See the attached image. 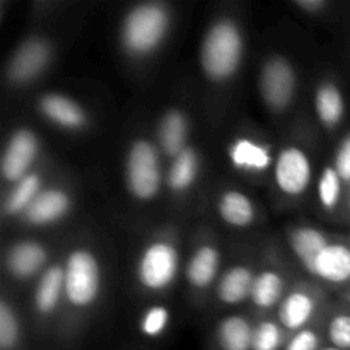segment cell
<instances>
[{"mask_svg":"<svg viewBox=\"0 0 350 350\" xmlns=\"http://www.w3.org/2000/svg\"><path fill=\"white\" fill-rule=\"evenodd\" d=\"M297 84L296 67L282 55H270L260 67L258 92L269 111H287L296 99Z\"/></svg>","mask_w":350,"mask_h":350,"instance_id":"obj_6","label":"cell"},{"mask_svg":"<svg viewBox=\"0 0 350 350\" xmlns=\"http://www.w3.org/2000/svg\"><path fill=\"white\" fill-rule=\"evenodd\" d=\"M256 272L246 263H236L221 273L215 284V296L226 306H238L250 301Z\"/></svg>","mask_w":350,"mask_h":350,"instance_id":"obj_19","label":"cell"},{"mask_svg":"<svg viewBox=\"0 0 350 350\" xmlns=\"http://www.w3.org/2000/svg\"><path fill=\"white\" fill-rule=\"evenodd\" d=\"M41 154V142L36 132L26 126L14 130L3 147L0 171L5 183L14 185L34 171L38 157Z\"/></svg>","mask_w":350,"mask_h":350,"instance_id":"obj_9","label":"cell"},{"mask_svg":"<svg viewBox=\"0 0 350 350\" xmlns=\"http://www.w3.org/2000/svg\"><path fill=\"white\" fill-rule=\"evenodd\" d=\"M347 243H349V246H350V234H349V238H347Z\"/></svg>","mask_w":350,"mask_h":350,"instance_id":"obj_38","label":"cell"},{"mask_svg":"<svg viewBox=\"0 0 350 350\" xmlns=\"http://www.w3.org/2000/svg\"><path fill=\"white\" fill-rule=\"evenodd\" d=\"M245 33L232 17H217L204 33L198 50V64L205 77L214 84H226L238 75L245 60Z\"/></svg>","mask_w":350,"mask_h":350,"instance_id":"obj_1","label":"cell"},{"mask_svg":"<svg viewBox=\"0 0 350 350\" xmlns=\"http://www.w3.org/2000/svg\"><path fill=\"white\" fill-rule=\"evenodd\" d=\"M252 321L241 314H229L215 327V342L221 350H252Z\"/></svg>","mask_w":350,"mask_h":350,"instance_id":"obj_26","label":"cell"},{"mask_svg":"<svg viewBox=\"0 0 350 350\" xmlns=\"http://www.w3.org/2000/svg\"><path fill=\"white\" fill-rule=\"evenodd\" d=\"M221 270V252L211 241H202L193 250L185 265V279L190 289L197 293L211 289L219 280Z\"/></svg>","mask_w":350,"mask_h":350,"instance_id":"obj_16","label":"cell"},{"mask_svg":"<svg viewBox=\"0 0 350 350\" xmlns=\"http://www.w3.org/2000/svg\"><path fill=\"white\" fill-rule=\"evenodd\" d=\"M173 16L166 3L140 2L130 7L118 27V41L129 57L142 60L163 48L171 31Z\"/></svg>","mask_w":350,"mask_h":350,"instance_id":"obj_2","label":"cell"},{"mask_svg":"<svg viewBox=\"0 0 350 350\" xmlns=\"http://www.w3.org/2000/svg\"><path fill=\"white\" fill-rule=\"evenodd\" d=\"M181 269V256L176 241L170 236L150 239L135 262V279L140 289L150 294H163L176 282Z\"/></svg>","mask_w":350,"mask_h":350,"instance_id":"obj_5","label":"cell"},{"mask_svg":"<svg viewBox=\"0 0 350 350\" xmlns=\"http://www.w3.org/2000/svg\"><path fill=\"white\" fill-rule=\"evenodd\" d=\"M228 157L232 167L246 174H262L275 163L270 147L253 137H236L228 147Z\"/></svg>","mask_w":350,"mask_h":350,"instance_id":"obj_18","label":"cell"},{"mask_svg":"<svg viewBox=\"0 0 350 350\" xmlns=\"http://www.w3.org/2000/svg\"><path fill=\"white\" fill-rule=\"evenodd\" d=\"M313 103L318 120L325 129L335 130L340 126L347 113V103H345L344 91L337 82L332 79L321 81L314 91Z\"/></svg>","mask_w":350,"mask_h":350,"instance_id":"obj_20","label":"cell"},{"mask_svg":"<svg viewBox=\"0 0 350 350\" xmlns=\"http://www.w3.org/2000/svg\"><path fill=\"white\" fill-rule=\"evenodd\" d=\"M287 291H289L287 280L280 270L273 269V267L272 269H263L256 272L250 303L258 311L267 313V311L277 310L280 306Z\"/></svg>","mask_w":350,"mask_h":350,"instance_id":"obj_21","label":"cell"},{"mask_svg":"<svg viewBox=\"0 0 350 350\" xmlns=\"http://www.w3.org/2000/svg\"><path fill=\"white\" fill-rule=\"evenodd\" d=\"M65 306L88 311L96 306L103 291V267L99 256L88 246L70 250L64 260Z\"/></svg>","mask_w":350,"mask_h":350,"instance_id":"obj_4","label":"cell"},{"mask_svg":"<svg viewBox=\"0 0 350 350\" xmlns=\"http://www.w3.org/2000/svg\"><path fill=\"white\" fill-rule=\"evenodd\" d=\"M72 195L65 188L46 187L24 212L21 221L31 228H48L64 221L72 211Z\"/></svg>","mask_w":350,"mask_h":350,"instance_id":"obj_14","label":"cell"},{"mask_svg":"<svg viewBox=\"0 0 350 350\" xmlns=\"http://www.w3.org/2000/svg\"><path fill=\"white\" fill-rule=\"evenodd\" d=\"M320 350H342V349H337V347H332V345H325V347H321Z\"/></svg>","mask_w":350,"mask_h":350,"instance_id":"obj_37","label":"cell"},{"mask_svg":"<svg viewBox=\"0 0 350 350\" xmlns=\"http://www.w3.org/2000/svg\"><path fill=\"white\" fill-rule=\"evenodd\" d=\"M171 313L166 306L163 304H154V306L147 308L144 311L142 318L139 321V330L144 337L147 338H157L167 330L170 325Z\"/></svg>","mask_w":350,"mask_h":350,"instance_id":"obj_31","label":"cell"},{"mask_svg":"<svg viewBox=\"0 0 350 350\" xmlns=\"http://www.w3.org/2000/svg\"><path fill=\"white\" fill-rule=\"evenodd\" d=\"M65 301V273L64 262L50 263L38 277L33 293L34 313L40 320H50L55 317Z\"/></svg>","mask_w":350,"mask_h":350,"instance_id":"obj_15","label":"cell"},{"mask_svg":"<svg viewBox=\"0 0 350 350\" xmlns=\"http://www.w3.org/2000/svg\"><path fill=\"white\" fill-rule=\"evenodd\" d=\"M344 211H345V214H347V217H349V221H350V187L347 188V195H345Z\"/></svg>","mask_w":350,"mask_h":350,"instance_id":"obj_35","label":"cell"},{"mask_svg":"<svg viewBox=\"0 0 350 350\" xmlns=\"http://www.w3.org/2000/svg\"><path fill=\"white\" fill-rule=\"evenodd\" d=\"M188 137H190V122L180 108H171L161 115L156 129V144L164 159H174L187 147H190Z\"/></svg>","mask_w":350,"mask_h":350,"instance_id":"obj_17","label":"cell"},{"mask_svg":"<svg viewBox=\"0 0 350 350\" xmlns=\"http://www.w3.org/2000/svg\"><path fill=\"white\" fill-rule=\"evenodd\" d=\"M321 303H323V297H320L314 287H291L280 306L277 308V321L289 335L310 328L320 311Z\"/></svg>","mask_w":350,"mask_h":350,"instance_id":"obj_10","label":"cell"},{"mask_svg":"<svg viewBox=\"0 0 350 350\" xmlns=\"http://www.w3.org/2000/svg\"><path fill=\"white\" fill-rule=\"evenodd\" d=\"M163 154L156 142L135 139L130 142L123 164V181L130 197L137 202H152L166 187Z\"/></svg>","mask_w":350,"mask_h":350,"instance_id":"obj_3","label":"cell"},{"mask_svg":"<svg viewBox=\"0 0 350 350\" xmlns=\"http://www.w3.org/2000/svg\"><path fill=\"white\" fill-rule=\"evenodd\" d=\"M332 239H334V236L325 232L323 229L314 228V226H293L287 231V243H289L291 252H293V255L296 256V260L301 263L304 270H308V267L313 263L318 253Z\"/></svg>","mask_w":350,"mask_h":350,"instance_id":"obj_22","label":"cell"},{"mask_svg":"<svg viewBox=\"0 0 350 350\" xmlns=\"http://www.w3.org/2000/svg\"><path fill=\"white\" fill-rule=\"evenodd\" d=\"M335 170L338 171L340 178L344 180V183L350 187V132L345 133L344 139L338 142L337 150H335L334 163Z\"/></svg>","mask_w":350,"mask_h":350,"instance_id":"obj_33","label":"cell"},{"mask_svg":"<svg viewBox=\"0 0 350 350\" xmlns=\"http://www.w3.org/2000/svg\"><path fill=\"white\" fill-rule=\"evenodd\" d=\"M36 109L46 122L67 132H82L89 125L84 106L62 92H44L38 98Z\"/></svg>","mask_w":350,"mask_h":350,"instance_id":"obj_12","label":"cell"},{"mask_svg":"<svg viewBox=\"0 0 350 350\" xmlns=\"http://www.w3.org/2000/svg\"><path fill=\"white\" fill-rule=\"evenodd\" d=\"M321 342H323V335L317 328L310 327L289 335V340L284 350H320L323 347Z\"/></svg>","mask_w":350,"mask_h":350,"instance_id":"obj_32","label":"cell"},{"mask_svg":"<svg viewBox=\"0 0 350 350\" xmlns=\"http://www.w3.org/2000/svg\"><path fill=\"white\" fill-rule=\"evenodd\" d=\"M317 193L321 208L328 214H335L340 208H344L347 185L344 183L334 164H327L321 170L320 176H318Z\"/></svg>","mask_w":350,"mask_h":350,"instance_id":"obj_27","label":"cell"},{"mask_svg":"<svg viewBox=\"0 0 350 350\" xmlns=\"http://www.w3.org/2000/svg\"><path fill=\"white\" fill-rule=\"evenodd\" d=\"M345 297H347V308L350 310V286L347 287V293H345Z\"/></svg>","mask_w":350,"mask_h":350,"instance_id":"obj_36","label":"cell"},{"mask_svg":"<svg viewBox=\"0 0 350 350\" xmlns=\"http://www.w3.org/2000/svg\"><path fill=\"white\" fill-rule=\"evenodd\" d=\"M215 208H217L221 221L231 226V228H248L258 217L255 202L248 195L239 190H234V188L222 191L219 195Z\"/></svg>","mask_w":350,"mask_h":350,"instance_id":"obj_23","label":"cell"},{"mask_svg":"<svg viewBox=\"0 0 350 350\" xmlns=\"http://www.w3.org/2000/svg\"><path fill=\"white\" fill-rule=\"evenodd\" d=\"M55 58L53 44L43 36H29L14 50L5 67V79L14 88L33 84Z\"/></svg>","mask_w":350,"mask_h":350,"instance_id":"obj_7","label":"cell"},{"mask_svg":"<svg viewBox=\"0 0 350 350\" xmlns=\"http://www.w3.org/2000/svg\"><path fill=\"white\" fill-rule=\"evenodd\" d=\"M21 342V321L12 304L3 297L0 301V349L16 350Z\"/></svg>","mask_w":350,"mask_h":350,"instance_id":"obj_29","label":"cell"},{"mask_svg":"<svg viewBox=\"0 0 350 350\" xmlns=\"http://www.w3.org/2000/svg\"><path fill=\"white\" fill-rule=\"evenodd\" d=\"M44 176L41 171L34 170L23 180L16 181L10 185V190L7 191L5 198H3L2 212L5 217H23L24 212L33 205L38 195L44 190Z\"/></svg>","mask_w":350,"mask_h":350,"instance_id":"obj_24","label":"cell"},{"mask_svg":"<svg viewBox=\"0 0 350 350\" xmlns=\"http://www.w3.org/2000/svg\"><path fill=\"white\" fill-rule=\"evenodd\" d=\"M48 250L34 239H21L12 243L5 253V270L12 279L29 280L40 277L48 267Z\"/></svg>","mask_w":350,"mask_h":350,"instance_id":"obj_13","label":"cell"},{"mask_svg":"<svg viewBox=\"0 0 350 350\" xmlns=\"http://www.w3.org/2000/svg\"><path fill=\"white\" fill-rule=\"evenodd\" d=\"M289 334L277 320H260L253 325L252 350H284Z\"/></svg>","mask_w":350,"mask_h":350,"instance_id":"obj_28","label":"cell"},{"mask_svg":"<svg viewBox=\"0 0 350 350\" xmlns=\"http://www.w3.org/2000/svg\"><path fill=\"white\" fill-rule=\"evenodd\" d=\"M328 345L342 350H350V310H337L327 320L323 332Z\"/></svg>","mask_w":350,"mask_h":350,"instance_id":"obj_30","label":"cell"},{"mask_svg":"<svg viewBox=\"0 0 350 350\" xmlns=\"http://www.w3.org/2000/svg\"><path fill=\"white\" fill-rule=\"evenodd\" d=\"M294 5L299 10H303L304 14H310V16H317V14L323 12L328 7L327 0H296Z\"/></svg>","mask_w":350,"mask_h":350,"instance_id":"obj_34","label":"cell"},{"mask_svg":"<svg viewBox=\"0 0 350 350\" xmlns=\"http://www.w3.org/2000/svg\"><path fill=\"white\" fill-rule=\"evenodd\" d=\"M311 277L325 286H350V246L347 241L334 238L313 260L306 270Z\"/></svg>","mask_w":350,"mask_h":350,"instance_id":"obj_11","label":"cell"},{"mask_svg":"<svg viewBox=\"0 0 350 350\" xmlns=\"http://www.w3.org/2000/svg\"><path fill=\"white\" fill-rule=\"evenodd\" d=\"M273 181L286 197H301L313 183V163L303 147L284 146L273 163Z\"/></svg>","mask_w":350,"mask_h":350,"instance_id":"obj_8","label":"cell"},{"mask_svg":"<svg viewBox=\"0 0 350 350\" xmlns=\"http://www.w3.org/2000/svg\"><path fill=\"white\" fill-rule=\"evenodd\" d=\"M200 173V154L195 147H187L166 167V188L173 195H185L197 181Z\"/></svg>","mask_w":350,"mask_h":350,"instance_id":"obj_25","label":"cell"}]
</instances>
